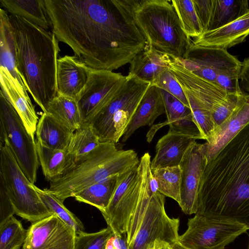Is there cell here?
<instances>
[{
	"instance_id": "1",
	"label": "cell",
	"mask_w": 249,
	"mask_h": 249,
	"mask_svg": "<svg viewBox=\"0 0 249 249\" xmlns=\"http://www.w3.org/2000/svg\"><path fill=\"white\" fill-rule=\"evenodd\" d=\"M134 0H44L58 41L88 67L112 71L130 63L146 41L133 16Z\"/></svg>"
},
{
	"instance_id": "2",
	"label": "cell",
	"mask_w": 249,
	"mask_h": 249,
	"mask_svg": "<svg viewBox=\"0 0 249 249\" xmlns=\"http://www.w3.org/2000/svg\"><path fill=\"white\" fill-rule=\"evenodd\" d=\"M196 214L226 216L249 227V122L208 161Z\"/></svg>"
},
{
	"instance_id": "3",
	"label": "cell",
	"mask_w": 249,
	"mask_h": 249,
	"mask_svg": "<svg viewBox=\"0 0 249 249\" xmlns=\"http://www.w3.org/2000/svg\"><path fill=\"white\" fill-rule=\"evenodd\" d=\"M17 49V66L25 87L45 112L57 95L56 63L60 49L54 34L10 14Z\"/></svg>"
},
{
	"instance_id": "4",
	"label": "cell",
	"mask_w": 249,
	"mask_h": 249,
	"mask_svg": "<svg viewBox=\"0 0 249 249\" xmlns=\"http://www.w3.org/2000/svg\"><path fill=\"white\" fill-rule=\"evenodd\" d=\"M137 153L132 149L119 150L115 144L100 142L79 164L50 181L48 190L64 202L80 191L137 166Z\"/></svg>"
},
{
	"instance_id": "5",
	"label": "cell",
	"mask_w": 249,
	"mask_h": 249,
	"mask_svg": "<svg viewBox=\"0 0 249 249\" xmlns=\"http://www.w3.org/2000/svg\"><path fill=\"white\" fill-rule=\"evenodd\" d=\"M133 16L147 45L170 56L183 58L192 41L183 31L171 1L134 0Z\"/></svg>"
},
{
	"instance_id": "6",
	"label": "cell",
	"mask_w": 249,
	"mask_h": 249,
	"mask_svg": "<svg viewBox=\"0 0 249 249\" xmlns=\"http://www.w3.org/2000/svg\"><path fill=\"white\" fill-rule=\"evenodd\" d=\"M0 181L17 215L33 223L53 214L36 190L35 184L21 170L5 142L0 144Z\"/></svg>"
},
{
	"instance_id": "7",
	"label": "cell",
	"mask_w": 249,
	"mask_h": 249,
	"mask_svg": "<svg viewBox=\"0 0 249 249\" xmlns=\"http://www.w3.org/2000/svg\"><path fill=\"white\" fill-rule=\"evenodd\" d=\"M186 231L178 241L191 249H224L249 230L235 219L213 214H199L188 219Z\"/></svg>"
},
{
	"instance_id": "8",
	"label": "cell",
	"mask_w": 249,
	"mask_h": 249,
	"mask_svg": "<svg viewBox=\"0 0 249 249\" xmlns=\"http://www.w3.org/2000/svg\"><path fill=\"white\" fill-rule=\"evenodd\" d=\"M0 141V143L5 142L8 145L21 170L35 184L39 164L36 142L1 91Z\"/></svg>"
},
{
	"instance_id": "9",
	"label": "cell",
	"mask_w": 249,
	"mask_h": 249,
	"mask_svg": "<svg viewBox=\"0 0 249 249\" xmlns=\"http://www.w3.org/2000/svg\"><path fill=\"white\" fill-rule=\"evenodd\" d=\"M164 204L165 196L152 192L138 230L128 245L129 249H147L157 241L171 246L178 241L179 219L169 217Z\"/></svg>"
},
{
	"instance_id": "10",
	"label": "cell",
	"mask_w": 249,
	"mask_h": 249,
	"mask_svg": "<svg viewBox=\"0 0 249 249\" xmlns=\"http://www.w3.org/2000/svg\"><path fill=\"white\" fill-rule=\"evenodd\" d=\"M140 191L138 165L119 175L116 188L107 208L101 212L114 233L126 232Z\"/></svg>"
},
{
	"instance_id": "11",
	"label": "cell",
	"mask_w": 249,
	"mask_h": 249,
	"mask_svg": "<svg viewBox=\"0 0 249 249\" xmlns=\"http://www.w3.org/2000/svg\"><path fill=\"white\" fill-rule=\"evenodd\" d=\"M125 78L121 73L90 69L87 82L76 99L83 124H90Z\"/></svg>"
},
{
	"instance_id": "12",
	"label": "cell",
	"mask_w": 249,
	"mask_h": 249,
	"mask_svg": "<svg viewBox=\"0 0 249 249\" xmlns=\"http://www.w3.org/2000/svg\"><path fill=\"white\" fill-rule=\"evenodd\" d=\"M22 249H75V230L53 214L32 223Z\"/></svg>"
},
{
	"instance_id": "13",
	"label": "cell",
	"mask_w": 249,
	"mask_h": 249,
	"mask_svg": "<svg viewBox=\"0 0 249 249\" xmlns=\"http://www.w3.org/2000/svg\"><path fill=\"white\" fill-rule=\"evenodd\" d=\"M208 162L203 143L194 142L187 149L179 166L180 175V203L186 214H196L200 180Z\"/></svg>"
},
{
	"instance_id": "14",
	"label": "cell",
	"mask_w": 249,
	"mask_h": 249,
	"mask_svg": "<svg viewBox=\"0 0 249 249\" xmlns=\"http://www.w3.org/2000/svg\"><path fill=\"white\" fill-rule=\"evenodd\" d=\"M181 60L191 72L215 84L218 74L229 69L242 67V62L227 50L192 43Z\"/></svg>"
},
{
	"instance_id": "15",
	"label": "cell",
	"mask_w": 249,
	"mask_h": 249,
	"mask_svg": "<svg viewBox=\"0 0 249 249\" xmlns=\"http://www.w3.org/2000/svg\"><path fill=\"white\" fill-rule=\"evenodd\" d=\"M150 84L135 76H126L124 81L89 124L100 142H103L114 115L135 99L143 96Z\"/></svg>"
},
{
	"instance_id": "16",
	"label": "cell",
	"mask_w": 249,
	"mask_h": 249,
	"mask_svg": "<svg viewBox=\"0 0 249 249\" xmlns=\"http://www.w3.org/2000/svg\"><path fill=\"white\" fill-rule=\"evenodd\" d=\"M165 109L167 120L163 123L153 126L147 135L150 142L157 130L165 125L169 126V131L189 136L194 139H202L196 124L191 108L166 91L160 89Z\"/></svg>"
},
{
	"instance_id": "17",
	"label": "cell",
	"mask_w": 249,
	"mask_h": 249,
	"mask_svg": "<svg viewBox=\"0 0 249 249\" xmlns=\"http://www.w3.org/2000/svg\"><path fill=\"white\" fill-rule=\"evenodd\" d=\"M0 82V91L14 108L29 133L35 138L38 117L26 88L2 67Z\"/></svg>"
},
{
	"instance_id": "18",
	"label": "cell",
	"mask_w": 249,
	"mask_h": 249,
	"mask_svg": "<svg viewBox=\"0 0 249 249\" xmlns=\"http://www.w3.org/2000/svg\"><path fill=\"white\" fill-rule=\"evenodd\" d=\"M90 69L75 55L58 57L56 71L57 95L76 99L87 82Z\"/></svg>"
},
{
	"instance_id": "19",
	"label": "cell",
	"mask_w": 249,
	"mask_h": 249,
	"mask_svg": "<svg viewBox=\"0 0 249 249\" xmlns=\"http://www.w3.org/2000/svg\"><path fill=\"white\" fill-rule=\"evenodd\" d=\"M249 122V94L241 96L237 107L230 117L216 130L204 143L208 161Z\"/></svg>"
},
{
	"instance_id": "20",
	"label": "cell",
	"mask_w": 249,
	"mask_h": 249,
	"mask_svg": "<svg viewBox=\"0 0 249 249\" xmlns=\"http://www.w3.org/2000/svg\"><path fill=\"white\" fill-rule=\"evenodd\" d=\"M249 35V9L236 20L218 29L206 32L195 38L197 46L227 50L245 41Z\"/></svg>"
},
{
	"instance_id": "21",
	"label": "cell",
	"mask_w": 249,
	"mask_h": 249,
	"mask_svg": "<svg viewBox=\"0 0 249 249\" xmlns=\"http://www.w3.org/2000/svg\"><path fill=\"white\" fill-rule=\"evenodd\" d=\"M195 141L189 136L168 131L157 143L156 154L150 163L151 171L178 166L187 149Z\"/></svg>"
},
{
	"instance_id": "22",
	"label": "cell",
	"mask_w": 249,
	"mask_h": 249,
	"mask_svg": "<svg viewBox=\"0 0 249 249\" xmlns=\"http://www.w3.org/2000/svg\"><path fill=\"white\" fill-rule=\"evenodd\" d=\"M165 113L160 89L151 84L122 137V142H125L141 127L152 124L159 116Z\"/></svg>"
},
{
	"instance_id": "23",
	"label": "cell",
	"mask_w": 249,
	"mask_h": 249,
	"mask_svg": "<svg viewBox=\"0 0 249 249\" xmlns=\"http://www.w3.org/2000/svg\"><path fill=\"white\" fill-rule=\"evenodd\" d=\"M170 57L146 45L130 62L128 75L135 76L140 79L152 83L156 78L169 67Z\"/></svg>"
},
{
	"instance_id": "24",
	"label": "cell",
	"mask_w": 249,
	"mask_h": 249,
	"mask_svg": "<svg viewBox=\"0 0 249 249\" xmlns=\"http://www.w3.org/2000/svg\"><path fill=\"white\" fill-rule=\"evenodd\" d=\"M73 132L50 114L43 112L36 125V141L48 148L67 151Z\"/></svg>"
},
{
	"instance_id": "25",
	"label": "cell",
	"mask_w": 249,
	"mask_h": 249,
	"mask_svg": "<svg viewBox=\"0 0 249 249\" xmlns=\"http://www.w3.org/2000/svg\"><path fill=\"white\" fill-rule=\"evenodd\" d=\"M100 143L90 124H83L73 133L67 149L65 173L85 160Z\"/></svg>"
},
{
	"instance_id": "26",
	"label": "cell",
	"mask_w": 249,
	"mask_h": 249,
	"mask_svg": "<svg viewBox=\"0 0 249 249\" xmlns=\"http://www.w3.org/2000/svg\"><path fill=\"white\" fill-rule=\"evenodd\" d=\"M0 67L8 71L25 87L17 69V44L9 15L6 10L1 8L0 9Z\"/></svg>"
},
{
	"instance_id": "27",
	"label": "cell",
	"mask_w": 249,
	"mask_h": 249,
	"mask_svg": "<svg viewBox=\"0 0 249 249\" xmlns=\"http://www.w3.org/2000/svg\"><path fill=\"white\" fill-rule=\"evenodd\" d=\"M0 2L10 14L23 18L45 30L52 29L44 0H0Z\"/></svg>"
},
{
	"instance_id": "28",
	"label": "cell",
	"mask_w": 249,
	"mask_h": 249,
	"mask_svg": "<svg viewBox=\"0 0 249 249\" xmlns=\"http://www.w3.org/2000/svg\"><path fill=\"white\" fill-rule=\"evenodd\" d=\"M118 176L110 177L89 186L76 193L73 197L79 202L96 207L102 212L111 200L117 185Z\"/></svg>"
},
{
	"instance_id": "29",
	"label": "cell",
	"mask_w": 249,
	"mask_h": 249,
	"mask_svg": "<svg viewBox=\"0 0 249 249\" xmlns=\"http://www.w3.org/2000/svg\"><path fill=\"white\" fill-rule=\"evenodd\" d=\"M45 112L53 116L73 132L83 125L81 114L75 99L57 95L50 102Z\"/></svg>"
},
{
	"instance_id": "30",
	"label": "cell",
	"mask_w": 249,
	"mask_h": 249,
	"mask_svg": "<svg viewBox=\"0 0 249 249\" xmlns=\"http://www.w3.org/2000/svg\"><path fill=\"white\" fill-rule=\"evenodd\" d=\"M249 9L247 0H213L208 31L218 29L236 20Z\"/></svg>"
},
{
	"instance_id": "31",
	"label": "cell",
	"mask_w": 249,
	"mask_h": 249,
	"mask_svg": "<svg viewBox=\"0 0 249 249\" xmlns=\"http://www.w3.org/2000/svg\"><path fill=\"white\" fill-rule=\"evenodd\" d=\"M36 142L39 164L46 179L51 181L64 175L67 166V151L48 148Z\"/></svg>"
},
{
	"instance_id": "32",
	"label": "cell",
	"mask_w": 249,
	"mask_h": 249,
	"mask_svg": "<svg viewBox=\"0 0 249 249\" xmlns=\"http://www.w3.org/2000/svg\"><path fill=\"white\" fill-rule=\"evenodd\" d=\"M159 192L169 197L178 204L180 203V175L179 166L168 167L152 171Z\"/></svg>"
},
{
	"instance_id": "33",
	"label": "cell",
	"mask_w": 249,
	"mask_h": 249,
	"mask_svg": "<svg viewBox=\"0 0 249 249\" xmlns=\"http://www.w3.org/2000/svg\"><path fill=\"white\" fill-rule=\"evenodd\" d=\"M35 188L48 209L66 224L72 227L76 234L85 232L81 220L64 205L48 189H41L35 185Z\"/></svg>"
},
{
	"instance_id": "34",
	"label": "cell",
	"mask_w": 249,
	"mask_h": 249,
	"mask_svg": "<svg viewBox=\"0 0 249 249\" xmlns=\"http://www.w3.org/2000/svg\"><path fill=\"white\" fill-rule=\"evenodd\" d=\"M182 89L188 101L194 120L200 131L202 138L207 141L216 129L211 113L196 96L186 89Z\"/></svg>"
},
{
	"instance_id": "35",
	"label": "cell",
	"mask_w": 249,
	"mask_h": 249,
	"mask_svg": "<svg viewBox=\"0 0 249 249\" xmlns=\"http://www.w3.org/2000/svg\"><path fill=\"white\" fill-rule=\"evenodd\" d=\"M179 19L182 28L186 36L196 38L202 34L192 0H171Z\"/></svg>"
},
{
	"instance_id": "36",
	"label": "cell",
	"mask_w": 249,
	"mask_h": 249,
	"mask_svg": "<svg viewBox=\"0 0 249 249\" xmlns=\"http://www.w3.org/2000/svg\"><path fill=\"white\" fill-rule=\"evenodd\" d=\"M21 222L13 216L0 225V249H19L27 236Z\"/></svg>"
},
{
	"instance_id": "37",
	"label": "cell",
	"mask_w": 249,
	"mask_h": 249,
	"mask_svg": "<svg viewBox=\"0 0 249 249\" xmlns=\"http://www.w3.org/2000/svg\"><path fill=\"white\" fill-rule=\"evenodd\" d=\"M113 234L109 226L96 232L80 233L76 236L75 249H105L108 239Z\"/></svg>"
},
{
	"instance_id": "38",
	"label": "cell",
	"mask_w": 249,
	"mask_h": 249,
	"mask_svg": "<svg viewBox=\"0 0 249 249\" xmlns=\"http://www.w3.org/2000/svg\"><path fill=\"white\" fill-rule=\"evenodd\" d=\"M151 84L170 93L185 105L189 107L188 101L182 87L175 79L169 67L164 70Z\"/></svg>"
},
{
	"instance_id": "39",
	"label": "cell",
	"mask_w": 249,
	"mask_h": 249,
	"mask_svg": "<svg viewBox=\"0 0 249 249\" xmlns=\"http://www.w3.org/2000/svg\"><path fill=\"white\" fill-rule=\"evenodd\" d=\"M243 93L244 92L242 93H230L225 100L216 106L213 109L211 114L216 129L232 114L238 105L241 96Z\"/></svg>"
},
{
	"instance_id": "40",
	"label": "cell",
	"mask_w": 249,
	"mask_h": 249,
	"mask_svg": "<svg viewBox=\"0 0 249 249\" xmlns=\"http://www.w3.org/2000/svg\"><path fill=\"white\" fill-rule=\"evenodd\" d=\"M202 33L208 31L212 17L213 0H192Z\"/></svg>"
},
{
	"instance_id": "41",
	"label": "cell",
	"mask_w": 249,
	"mask_h": 249,
	"mask_svg": "<svg viewBox=\"0 0 249 249\" xmlns=\"http://www.w3.org/2000/svg\"><path fill=\"white\" fill-rule=\"evenodd\" d=\"M15 214L14 209L5 187L0 181V225Z\"/></svg>"
},
{
	"instance_id": "42",
	"label": "cell",
	"mask_w": 249,
	"mask_h": 249,
	"mask_svg": "<svg viewBox=\"0 0 249 249\" xmlns=\"http://www.w3.org/2000/svg\"><path fill=\"white\" fill-rule=\"evenodd\" d=\"M105 249H129L126 233H114L108 239Z\"/></svg>"
},
{
	"instance_id": "43",
	"label": "cell",
	"mask_w": 249,
	"mask_h": 249,
	"mask_svg": "<svg viewBox=\"0 0 249 249\" xmlns=\"http://www.w3.org/2000/svg\"><path fill=\"white\" fill-rule=\"evenodd\" d=\"M239 84L242 92L249 93V58L242 62V68L239 75Z\"/></svg>"
},
{
	"instance_id": "44",
	"label": "cell",
	"mask_w": 249,
	"mask_h": 249,
	"mask_svg": "<svg viewBox=\"0 0 249 249\" xmlns=\"http://www.w3.org/2000/svg\"><path fill=\"white\" fill-rule=\"evenodd\" d=\"M171 249H191L188 248L181 244H180L178 241L176 242L174 244H173L171 246Z\"/></svg>"
},
{
	"instance_id": "45",
	"label": "cell",
	"mask_w": 249,
	"mask_h": 249,
	"mask_svg": "<svg viewBox=\"0 0 249 249\" xmlns=\"http://www.w3.org/2000/svg\"><path fill=\"white\" fill-rule=\"evenodd\" d=\"M163 243V242L157 241L155 242L153 247L147 249H159Z\"/></svg>"
},
{
	"instance_id": "46",
	"label": "cell",
	"mask_w": 249,
	"mask_h": 249,
	"mask_svg": "<svg viewBox=\"0 0 249 249\" xmlns=\"http://www.w3.org/2000/svg\"><path fill=\"white\" fill-rule=\"evenodd\" d=\"M159 249H171V247L169 244L163 242Z\"/></svg>"
},
{
	"instance_id": "47",
	"label": "cell",
	"mask_w": 249,
	"mask_h": 249,
	"mask_svg": "<svg viewBox=\"0 0 249 249\" xmlns=\"http://www.w3.org/2000/svg\"></svg>"
}]
</instances>
